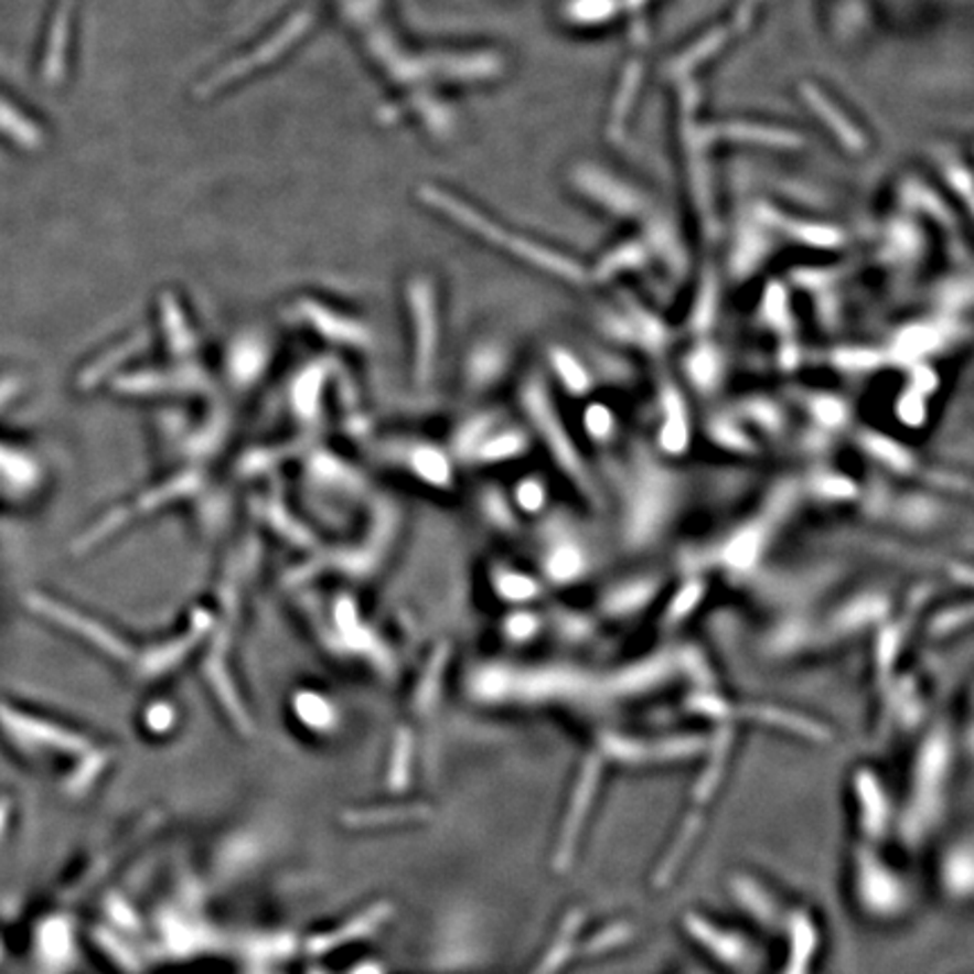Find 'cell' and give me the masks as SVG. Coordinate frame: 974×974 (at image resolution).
Returning a JSON list of instances; mask_svg holds the SVG:
<instances>
[{"instance_id":"obj_18","label":"cell","mask_w":974,"mask_h":974,"mask_svg":"<svg viewBox=\"0 0 974 974\" xmlns=\"http://www.w3.org/2000/svg\"><path fill=\"white\" fill-rule=\"evenodd\" d=\"M650 255V246L643 239H628L621 242L617 248L609 250V255L600 260V267L596 269V278L604 280L613 274H621V269H636L641 267Z\"/></svg>"},{"instance_id":"obj_13","label":"cell","mask_w":974,"mask_h":974,"mask_svg":"<svg viewBox=\"0 0 974 974\" xmlns=\"http://www.w3.org/2000/svg\"><path fill=\"white\" fill-rule=\"evenodd\" d=\"M559 21L574 30H600L625 14L623 0H559Z\"/></svg>"},{"instance_id":"obj_36","label":"cell","mask_w":974,"mask_h":974,"mask_svg":"<svg viewBox=\"0 0 974 974\" xmlns=\"http://www.w3.org/2000/svg\"><path fill=\"white\" fill-rule=\"evenodd\" d=\"M647 3H652V0H623L625 12H641Z\"/></svg>"},{"instance_id":"obj_15","label":"cell","mask_w":974,"mask_h":974,"mask_svg":"<svg viewBox=\"0 0 974 974\" xmlns=\"http://www.w3.org/2000/svg\"><path fill=\"white\" fill-rule=\"evenodd\" d=\"M641 79H643V66L639 62H632L623 71V77L619 82V90H617V95H613V105L609 109L607 129L611 136H619L625 129L628 118L632 114V107H634V101L641 90Z\"/></svg>"},{"instance_id":"obj_4","label":"cell","mask_w":974,"mask_h":974,"mask_svg":"<svg viewBox=\"0 0 974 974\" xmlns=\"http://www.w3.org/2000/svg\"><path fill=\"white\" fill-rule=\"evenodd\" d=\"M32 607H34L39 613H43L45 619L55 621V623H60L62 628L75 632L77 636H82L84 641L93 643V645L99 647L101 652H107L109 656L120 659V661H125V659L131 656L129 645H127L120 636H116V634H114L111 630H107L105 625L95 623L93 619L82 617V613L75 611V609H71V607H66V604H62V602L50 600V598H43V596H34V598H32Z\"/></svg>"},{"instance_id":"obj_27","label":"cell","mask_w":974,"mask_h":974,"mask_svg":"<svg viewBox=\"0 0 974 974\" xmlns=\"http://www.w3.org/2000/svg\"><path fill=\"white\" fill-rule=\"evenodd\" d=\"M494 587L501 593V598L515 600V602H526V600L535 598V593L539 589L533 578L515 574V571H501V574H496Z\"/></svg>"},{"instance_id":"obj_29","label":"cell","mask_w":974,"mask_h":974,"mask_svg":"<svg viewBox=\"0 0 974 974\" xmlns=\"http://www.w3.org/2000/svg\"><path fill=\"white\" fill-rule=\"evenodd\" d=\"M233 356L244 358V362H231L233 377H239L246 382H250V377H255V373H258L265 364V350L260 345H253V343L239 345Z\"/></svg>"},{"instance_id":"obj_37","label":"cell","mask_w":974,"mask_h":974,"mask_svg":"<svg viewBox=\"0 0 974 974\" xmlns=\"http://www.w3.org/2000/svg\"><path fill=\"white\" fill-rule=\"evenodd\" d=\"M350 974H382V970L375 967V965H358V967L352 970Z\"/></svg>"},{"instance_id":"obj_26","label":"cell","mask_w":974,"mask_h":974,"mask_svg":"<svg viewBox=\"0 0 974 974\" xmlns=\"http://www.w3.org/2000/svg\"><path fill=\"white\" fill-rule=\"evenodd\" d=\"M321 382H323V373H321L319 366H314V368H310L298 379V384L293 388L296 408L304 418H312V411L319 406Z\"/></svg>"},{"instance_id":"obj_34","label":"cell","mask_w":974,"mask_h":974,"mask_svg":"<svg viewBox=\"0 0 974 974\" xmlns=\"http://www.w3.org/2000/svg\"><path fill=\"white\" fill-rule=\"evenodd\" d=\"M611 414L607 411L604 406H593V408H589V414H587V429L591 431V436H596L598 440H604V438H609V434L607 431H611Z\"/></svg>"},{"instance_id":"obj_20","label":"cell","mask_w":974,"mask_h":974,"mask_svg":"<svg viewBox=\"0 0 974 974\" xmlns=\"http://www.w3.org/2000/svg\"><path fill=\"white\" fill-rule=\"evenodd\" d=\"M587 569V557L576 544H557L546 557V571L557 582H574Z\"/></svg>"},{"instance_id":"obj_30","label":"cell","mask_w":974,"mask_h":974,"mask_svg":"<svg viewBox=\"0 0 974 974\" xmlns=\"http://www.w3.org/2000/svg\"><path fill=\"white\" fill-rule=\"evenodd\" d=\"M691 375L697 386H704V388L710 386L715 382L713 377L717 375V354L708 347L697 350L691 356Z\"/></svg>"},{"instance_id":"obj_2","label":"cell","mask_w":974,"mask_h":974,"mask_svg":"<svg viewBox=\"0 0 974 974\" xmlns=\"http://www.w3.org/2000/svg\"><path fill=\"white\" fill-rule=\"evenodd\" d=\"M569 185L604 215L617 220H639L650 215V196L630 179L602 165H576L569 172Z\"/></svg>"},{"instance_id":"obj_23","label":"cell","mask_w":974,"mask_h":974,"mask_svg":"<svg viewBox=\"0 0 974 974\" xmlns=\"http://www.w3.org/2000/svg\"><path fill=\"white\" fill-rule=\"evenodd\" d=\"M526 447V440L520 431H505V434H490L479 447L477 456L488 463H496V460H510L522 453Z\"/></svg>"},{"instance_id":"obj_1","label":"cell","mask_w":974,"mask_h":974,"mask_svg":"<svg viewBox=\"0 0 974 974\" xmlns=\"http://www.w3.org/2000/svg\"><path fill=\"white\" fill-rule=\"evenodd\" d=\"M422 199L427 203H431V206H436L440 213L449 215L456 224L465 226L468 231L481 235L490 244L507 250L510 255H515V258H520L533 267L546 269L548 274L564 278V280H582L587 276L582 271V267L576 265V260L567 258V255H561L555 248H548L539 242L520 237L517 233H510L507 228H501L499 224H494L492 220L481 215L477 208L468 206V203H463L449 192H442L438 188H422Z\"/></svg>"},{"instance_id":"obj_33","label":"cell","mask_w":974,"mask_h":974,"mask_svg":"<svg viewBox=\"0 0 974 974\" xmlns=\"http://www.w3.org/2000/svg\"><path fill=\"white\" fill-rule=\"evenodd\" d=\"M537 628H539V621L535 617H531L528 611L517 613V617H512L507 621V634L517 641H528L537 632Z\"/></svg>"},{"instance_id":"obj_21","label":"cell","mask_w":974,"mask_h":974,"mask_svg":"<svg viewBox=\"0 0 974 974\" xmlns=\"http://www.w3.org/2000/svg\"><path fill=\"white\" fill-rule=\"evenodd\" d=\"M411 468L414 472L431 483V485H449L451 481V470H449V460L442 451L434 449V447H418L411 451Z\"/></svg>"},{"instance_id":"obj_35","label":"cell","mask_w":974,"mask_h":974,"mask_svg":"<svg viewBox=\"0 0 974 974\" xmlns=\"http://www.w3.org/2000/svg\"><path fill=\"white\" fill-rule=\"evenodd\" d=\"M172 723H174V710L168 704L159 702L147 710V727L151 731H159V734L168 731L172 727Z\"/></svg>"},{"instance_id":"obj_14","label":"cell","mask_w":974,"mask_h":974,"mask_svg":"<svg viewBox=\"0 0 974 974\" xmlns=\"http://www.w3.org/2000/svg\"><path fill=\"white\" fill-rule=\"evenodd\" d=\"M729 30L727 28H713V30H708L704 36H699V39H695L688 47H684L682 53L671 62V71L675 73V75H682V77H686L693 68H697L699 64H706V62H710L717 53H720V50L727 45V41H729Z\"/></svg>"},{"instance_id":"obj_6","label":"cell","mask_w":974,"mask_h":974,"mask_svg":"<svg viewBox=\"0 0 974 974\" xmlns=\"http://www.w3.org/2000/svg\"><path fill=\"white\" fill-rule=\"evenodd\" d=\"M526 408H528V414H531V420L539 429V434H544V438H546V442L550 447V453L555 456L557 463L564 468V472H567L578 483H587V474L582 470L580 458L574 451L567 431L561 429V425L555 422L553 406L548 402V395L544 390H539V386H531L526 390Z\"/></svg>"},{"instance_id":"obj_7","label":"cell","mask_w":974,"mask_h":974,"mask_svg":"<svg viewBox=\"0 0 974 974\" xmlns=\"http://www.w3.org/2000/svg\"><path fill=\"white\" fill-rule=\"evenodd\" d=\"M408 304L416 319V373L418 382H427L434 368L436 347H438V321H436V298L425 280H416L408 287Z\"/></svg>"},{"instance_id":"obj_24","label":"cell","mask_w":974,"mask_h":974,"mask_svg":"<svg viewBox=\"0 0 974 974\" xmlns=\"http://www.w3.org/2000/svg\"><path fill=\"white\" fill-rule=\"evenodd\" d=\"M553 368L557 377H561V384L571 393H585L589 388V375L578 358L567 350L553 352Z\"/></svg>"},{"instance_id":"obj_19","label":"cell","mask_w":974,"mask_h":974,"mask_svg":"<svg viewBox=\"0 0 974 974\" xmlns=\"http://www.w3.org/2000/svg\"><path fill=\"white\" fill-rule=\"evenodd\" d=\"M663 427H661V442L665 449L677 451L688 440V427L684 422V404L677 390L668 388L663 395Z\"/></svg>"},{"instance_id":"obj_5","label":"cell","mask_w":974,"mask_h":974,"mask_svg":"<svg viewBox=\"0 0 974 974\" xmlns=\"http://www.w3.org/2000/svg\"><path fill=\"white\" fill-rule=\"evenodd\" d=\"M702 136L708 140H727V142L767 147L779 151H794L805 145V138L794 129H788L783 125L756 122V120H729L720 125H710L702 129Z\"/></svg>"},{"instance_id":"obj_8","label":"cell","mask_w":974,"mask_h":974,"mask_svg":"<svg viewBox=\"0 0 974 974\" xmlns=\"http://www.w3.org/2000/svg\"><path fill=\"white\" fill-rule=\"evenodd\" d=\"M310 23H312V17L307 14V12H300V14H296L289 23H285L269 41H265L258 50H255V53L250 55V57H246V60H239V62H235V64H231V66H226L220 75H215L208 84H206V88H217V86H224V84H231V82H235V79H239V77H244V75H248V71L250 68H258V66H265V64H269V62H274L282 50H287L307 28H310Z\"/></svg>"},{"instance_id":"obj_16","label":"cell","mask_w":974,"mask_h":974,"mask_svg":"<svg viewBox=\"0 0 974 974\" xmlns=\"http://www.w3.org/2000/svg\"><path fill=\"white\" fill-rule=\"evenodd\" d=\"M161 317H163V323H165V334H168L170 350L174 354H181V356L194 352V347H196L194 332H192V328H190V323H188V319H185V314H183V310L179 307L174 296L168 293L161 300Z\"/></svg>"},{"instance_id":"obj_25","label":"cell","mask_w":974,"mask_h":974,"mask_svg":"<svg viewBox=\"0 0 974 974\" xmlns=\"http://www.w3.org/2000/svg\"><path fill=\"white\" fill-rule=\"evenodd\" d=\"M382 920H384V909H382V907L371 909V911H366L364 916H358V918H354L352 922H347V925H345L343 930H334V932H330L328 936H321V950L339 948L341 943H345V939H347V934H350L352 930H354L352 941H354L356 936H364V934L373 932V930L379 925Z\"/></svg>"},{"instance_id":"obj_28","label":"cell","mask_w":974,"mask_h":974,"mask_svg":"<svg viewBox=\"0 0 974 974\" xmlns=\"http://www.w3.org/2000/svg\"><path fill=\"white\" fill-rule=\"evenodd\" d=\"M140 345H142V343H138V341H127V345H120V347L107 352L105 356H99L93 366H88V368L82 373V384H84V386H93V384H97V382H99L101 377H105L111 368H116L118 364L125 362V358H129Z\"/></svg>"},{"instance_id":"obj_31","label":"cell","mask_w":974,"mask_h":974,"mask_svg":"<svg viewBox=\"0 0 974 974\" xmlns=\"http://www.w3.org/2000/svg\"><path fill=\"white\" fill-rule=\"evenodd\" d=\"M517 505L522 510H526V512H539L546 505V488H544V483H539L535 479L520 483Z\"/></svg>"},{"instance_id":"obj_17","label":"cell","mask_w":974,"mask_h":974,"mask_svg":"<svg viewBox=\"0 0 974 974\" xmlns=\"http://www.w3.org/2000/svg\"><path fill=\"white\" fill-rule=\"evenodd\" d=\"M199 483H201V477L196 472H183L181 477H174L170 483L142 494L138 499V503H133L136 505L133 510H125V515L129 517L131 512H138V515H140V512H151V510H157V507H163V503L190 496L196 490Z\"/></svg>"},{"instance_id":"obj_32","label":"cell","mask_w":974,"mask_h":974,"mask_svg":"<svg viewBox=\"0 0 974 974\" xmlns=\"http://www.w3.org/2000/svg\"><path fill=\"white\" fill-rule=\"evenodd\" d=\"M814 411L826 427H835L844 420V404L839 399H814Z\"/></svg>"},{"instance_id":"obj_12","label":"cell","mask_w":974,"mask_h":974,"mask_svg":"<svg viewBox=\"0 0 974 974\" xmlns=\"http://www.w3.org/2000/svg\"><path fill=\"white\" fill-rule=\"evenodd\" d=\"M758 213V211H756ZM758 220L764 226H774L783 233H788L792 239H799L801 244L807 246H816V248H835L844 242V231L833 226V224H824V222H807V220H794L790 215L779 213L777 208H764L762 213H758Z\"/></svg>"},{"instance_id":"obj_3","label":"cell","mask_w":974,"mask_h":974,"mask_svg":"<svg viewBox=\"0 0 974 974\" xmlns=\"http://www.w3.org/2000/svg\"><path fill=\"white\" fill-rule=\"evenodd\" d=\"M801 99L810 114H814V118L826 127L828 133H833L839 147H844L848 153H864L868 149L866 131L824 88H818L816 84H803Z\"/></svg>"},{"instance_id":"obj_10","label":"cell","mask_w":974,"mask_h":974,"mask_svg":"<svg viewBox=\"0 0 974 974\" xmlns=\"http://www.w3.org/2000/svg\"><path fill=\"white\" fill-rule=\"evenodd\" d=\"M211 625H213L211 613L196 611L188 634H183L179 639H172L165 645H159L157 650H151L142 659V673L147 677H159V675L172 671V665H176L179 661H183L192 652V647L201 641L203 634L211 630Z\"/></svg>"},{"instance_id":"obj_9","label":"cell","mask_w":974,"mask_h":974,"mask_svg":"<svg viewBox=\"0 0 974 974\" xmlns=\"http://www.w3.org/2000/svg\"><path fill=\"white\" fill-rule=\"evenodd\" d=\"M118 388L122 393L131 395H149V393H196L208 388V377L203 375L194 366H183L174 371H151V373H136L127 375L118 382Z\"/></svg>"},{"instance_id":"obj_22","label":"cell","mask_w":974,"mask_h":974,"mask_svg":"<svg viewBox=\"0 0 974 974\" xmlns=\"http://www.w3.org/2000/svg\"><path fill=\"white\" fill-rule=\"evenodd\" d=\"M296 713L302 720V725L312 727V729L328 731L330 727H334V708L321 695H314V693L298 695L296 697Z\"/></svg>"},{"instance_id":"obj_11","label":"cell","mask_w":974,"mask_h":974,"mask_svg":"<svg viewBox=\"0 0 974 974\" xmlns=\"http://www.w3.org/2000/svg\"><path fill=\"white\" fill-rule=\"evenodd\" d=\"M298 312L302 314L304 321H310V325L319 334H323L330 341H336L341 345H356V347L371 343V332L362 323L350 321L347 317H341L319 302L302 300Z\"/></svg>"}]
</instances>
